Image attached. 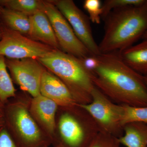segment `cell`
<instances>
[{
    "mask_svg": "<svg viewBox=\"0 0 147 147\" xmlns=\"http://www.w3.org/2000/svg\"><path fill=\"white\" fill-rule=\"evenodd\" d=\"M82 60L86 68L93 73L98 64L97 56L90 55L83 59Z\"/></svg>",
    "mask_w": 147,
    "mask_h": 147,
    "instance_id": "cell-24",
    "label": "cell"
},
{
    "mask_svg": "<svg viewBox=\"0 0 147 147\" xmlns=\"http://www.w3.org/2000/svg\"><path fill=\"white\" fill-rule=\"evenodd\" d=\"M6 64L14 81L22 90L33 96L40 94L41 78L45 68L37 59L5 58Z\"/></svg>",
    "mask_w": 147,
    "mask_h": 147,
    "instance_id": "cell-9",
    "label": "cell"
},
{
    "mask_svg": "<svg viewBox=\"0 0 147 147\" xmlns=\"http://www.w3.org/2000/svg\"><path fill=\"white\" fill-rule=\"evenodd\" d=\"M0 147H17L10 135L5 130L0 133Z\"/></svg>",
    "mask_w": 147,
    "mask_h": 147,
    "instance_id": "cell-23",
    "label": "cell"
},
{
    "mask_svg": "<svg viewBox=\"0 0 147 147\" xmlns=\"http://www.w3.org/2000/svg\"><path fill=\"white\" fill-rule=\"evenodd\" d=\"M84 7L88 13L89 18L93 23L100 24L102 9L100 0H86L84 3Z\"/></svg>",
    "mask_w": 147,
    "mask_h": 147,
    "instance_id": "cell-21",
    "label": "cell"
},
{
    "mask_svg": "<svg viewBox=\"0 0 147 147\" xmlns=\"http://www.w3.org/2000/svg\"><path fill=\"white\" fill-rule=\"evenodd\" d=\"M15 123L21 136L28 144H37L40 140L39 129L27 110L18 108L14 115Z\"/></svg>",
    "mask_w": 147,
    "mask_h": 147,
    "instance_id": "cell-13",
    "label": "cell"
},
{
    "mask_svg": "<svg viewBox=\"0 0 147 147\" xmlns=\"http://www.w3.org/2000/svg\"><path fill=\"white\" fill-rule=\"evenodd\" d=\"M142 38H144V39H147V31L143 35Z\"/></svg>",
    "mask_w": 147,
    "mask_h": 147,
    "instance_id": "cell-27",
    "label": "cell"
},
{
    "mask_svg": "<svg viewBox=\"0 0 147 147\" xmlns=\"http://www.w3.org/2000/svg\"><path fill=\"white\" fill-rule=\"evenodd\" d=\"M57 103L54 100L40 94L34 98L32 108L40 119L50 131L55 129V116Z\"/></svg>",
    "mask_w": 147,
    "mask_h": 147,
    "instance_id": "cell-15",
    "label": "cell"
},
{
    "mask_svg": "<svg viewBox=\"0 0 147 147\" xmlns=\"http://www.w3.org/2000/svg\"><path fill=\"white\" fill-rule=\"evenodd\" d=\"M1 111H0V119H1Z\"/></svg>",
    "mask_w": 147,
    "mask_h": 147,
    "instance_id": "cell-30",
    "label": "cell"
},
{
    "mask_svg": "<svg viewBox=\"0 0 147 147\" xmlns=\"http://www.w3.org/2000/svg\"><path fill=\"white\" fill-rule=\"evenodd\" d=\"M92 98L88 104H78L92 116L100 132L118 138L122 137L123 105L115 103L95 86L92 92Z\"/></svg>",
    "mask_w": 147,
    "mask_h": 147,
    "instance_id": "cell-5",
    "label": "cell"
},
{
    "mask_svg": "<svg viewBox=\"0 0 147 147\" xmlns=\"http://www.w3.org/2000/svg\"><path fill=\"white\" fill-rule=\"evenodd\" d=\"M30 30L28 37L53 49L60 50L50 20L43 10L30 16Z\"/></svg>",
    "mask_w": 147,
    "mask_h": 147,
    "instance_id": "cell-11",
    "label": "cell"
},
{
    "mask_svg": "<svg viewBox=\"0 0 147 147\" xmlns=\"http://www.w3.org/2000/svg\"><path fill=\"white\" fill-rule=\"evenodd\" d=\"M124 134L118 138L121 145L126 147H147V124L133 122L123 127Z\"/></svg>",
    "mask_w": 147,
    "mask_h": 147,
    "instance_id": "cell-14",
    "label": "cell"
},
{
    "mask_svg": "<svg viewBox=\"0 0 147 147\" xmlns=\"http://www.w3.org/2000/svg\"><path fill=\"white\" fill-rule=\"evenodd\" d=\"M51 1L68 21L76 36L90 53L96 56L101 54L93 36L89 18L74 2L72 0H51Z\"/></svg>",
    "mask_w": 147,
    "mask_h": 147,
    "instance_id": "cell-8",
    "label": "cell"
},
{
    "mask_svg": "<svg viewBox=\"0 0 147 147\" xmlns=\"http://www.w3.org/2000/svg\"><path fill=\"white\" fill-rule=\"evenodd\" d=\"M101 54L121 52L132 46L147 31V0L142 5L114 9L104 19Z\"/></svg>",
    "mask_w": 147,
    "mask_h": 147,
    "instance_id": "cell-2",
    "label": "cell"
},
{
    "mask_svg": "<svg viewBox=\"0 0 147 147\" xmlns=\"http://www.w3.org/2000/svg\"><path fill=\"white\" fill-rule=\"evenodd\" d=\"M146 0H106L102 5L101 18L107 17L112 11L127 6H139L144 4Z\"/></svg>",
    "mask_w": 147,
    "mask_h": 147,
    "instance_id": "cell-20",
    "label": "cell"
},
{
    "mask_svg": "<svg viewBox=\"0 0 147 147\" xmlns=\"http://www.w3.org/2000/svg\"><path fill=\"white\" fill-rule=\"evenodd\" d=\"M123 105L124 107L122 119L123 127L126 124L133 122L142 123L147 124V106L134 107Z\"/></svg>",
    "mask_w": 147,
    "mask_h": 147,
    "instance_id": "cell-19",
    "label": "cell"
},
{
    "mask_svg": "<svg viewBox=\"0 0 147 147\" xmlns=\"http://www.w3.org/2000/svg\"><path fill=\"white\" fill-rule=\"evenodd\" d=\"M120 146L118 138L99 132L87 147H121Z\"/></svg>",
    "mask_w": 147,
    "mask_h": 147,
    "instance_id": "cell-22",
    "label": "cell"
},
{
    "mask_svg": "<svg viewBox=\"0 0 147 147\" xmlns=\"http://www.w3.org/2000/svg\"><path fill=\"white\" fill-rule=\"evenodd\" d=\"M93 72L95 86L112 101L134 107L147 106V88L144 76L127 65L119 52L97 56Z\"/></svg>",
    "mask_w": 147,
    "mask_h": 147,
    "instance_id": "cell-1",
    "label": "cell"
},
{
    "mask_svg": "<svg viewBox=\"0 0 147 147\" xmlns=\"http://www.w3.org/2000/svg\"><path fill=\"white\" fill-rule=\"evenodd\" d=\"M40 94L64 107L77 104L65 84L57 76L46 69L41 78Z\"/></svg>",
    "mask_w": 147,
    "mask_h": 147,
    "instance_id": "cell-10",
    "label": "cell"
},
{
    "mask_svg": "<svg viewBox=\"0 0 147 147\" xmlns=\"http://www.w3.org/2000/svg\"><path fill=\"white\" fill-rule=\"evenodd\" d=\"M70 107V111L64 113L59 121V128L63 143L61 147H87L100 132L89 113L79 106Z\"/></svg>",
    "mask_w": 147,
    "mask_h": 147,
    "instance_id": "cell-4",
    "label": "cell"
},
{
    "mask_svg": "<svg viewBox=\"0 0 147 147\" xmlns=\"http://www.w3.org/2000/svg\"><path fill=\"white\" fill-rule=\"evenodd\" d=\"M37 59L65 84L76 102L87 104L91 102L95 87L93 74L86 68L82 59L55 49Z\"/></svg>",
    "mask_w": 147,
    "mask_h": 147,
    "instance_id": "cell-3",
    "label": "cell"
},
{
    "mask_svg": "<svg viewBox=\"0 0 147 147\" xmlns=\"http://www.w3.org/2000/svg\"><path fill=\"white\" fill-rule=\"evenodd\" d=\"M16 90L7 71L5 57L0 55V100L4 101L14 96Z\"/></svg>",
    "mask_w": 147,
    "mask_h": 147,
    "instance_id": "cell-18",
    "label": "cell"
},
{
    "mask_svg": "<svg viewBox=\"0 0 147 147\" xmlns=\"http://www.w3.org/2000/svg\"><path fill=\"white\" fill-rule=\"evenodd\" d=\"M42 10L49 18L61 50L79 59L93 55L78 38L65 17L52 2L43 1Z\"/></svg>",
    "mask_w": 147,
    "mask_h": 147,
    "instance_id": "cell-6",
    "label": "cell"
},
{
    "mask_svg": "<svg viewBox=\"0 0 147 147\" xmlns=\"http://www.w3.org/2000/svg\"><path fill=\"white\" fill-rule=\"evenodd\" d=\"M3 8V7L1 5V4H0V11H1V10L2 8Z\"/></svg>",
    "mask_w": 147,
    "mask_h": 147,
    "instance_id": "cell-29",
    "label": "cell"
},
{
    "mask_svg": "<svg viewBox=\"0 0 147 147\" xmlns=\"http://www.w3.org/2000/svg\"><path fill=\"white\" fill-rule=\"evenodd\" d=\"M144 79L145 84H146L147 88V74L144 76Z\"/></svg>",
    "mask_w": 147,
    "mask_h": 147,
    "instance_id": "cell-26",
    "label": "cell"
},
{
    "mask_svg": "<svg viewBox=\"0 0 147 147\" xmlns=\"http://www.w3.org/2000/svg\"><path fill=\"white\" fill-rule=\"evenodd\" d=\"M3 29V26L0 21V40L2 36Z\"/></svg>",
    "mask_w": 147,
    "mask_h": 147,
    "instance_id": "cell-25",
    "label": "cell"
},
{
    "mask_svg": "<svg viewBox=\"0 0 147 147\" xmlns=\"http://www.w3.org/2000/svg\"><path fill=\"white\" fill-rule=\"evenodd\" d=\"M119 53L123 60L129 67L142 75L147 74V39Z\"/></svg>",
    "mask_w": 147,
    "mask_h": 147,
    "instance_id": "cell-12",
    "label": "cell"
},
{
    "mask_svg": "<svg viewBox=\"0 0 147 147\" xmlns=\"http://www.w3.org/2000/svg\"><path fill=\"white\" fill-rule=\"evenodd\" d=\"M3 125V121L1 119H0V127L2 126Z\"/></svg>",
    "mask_w": 147,
    "mask_h": 147,
    "instance_id": "cell-28",
    "label": "cell"
},
{
    "mask_svg": "<svg viewBox=\"0 0 147 147\" xmlns=\"http://www.w3.org/2000/svg\"><path fill=\"white\" fill-rule=\"evenodd\" d=\"M54 50L55 49L50 46L34 41L3 26L0 40V55L6 58L38 59L44 57Z\"/></svg>",
    "mask_w": 147,
    "mask_h": 147,
    "instance_id": "cell-7",
    "label": "cell"
},
{
    "mask_svg": "<svg viewBox=\"0 0 147 147\" xmlns=\"http://www.w3.org/2000/svg\"><path fill=\"white\" fill-rule=\"evenodd\" d=\"M0 21L5 27L28 36L30 30V16L3 7L0 11Z\"/></svg>",
    "mask_w": 147,
    "mask_h": 147,
    "instance_id": "cell-16",
    "label": "cell"
},
{
    "mask_svg": "<svg viewBox=\"0 0 147 147\" xmlns=\"http://www.w3.org/2000/svg\"><path fill=\"white\" fill-rule=\"evenodd\" d=\"M43 1L40 0H0L4 8L16 11L29 16L42 10Z\"/></svg>",
    "mask_w": 147,
    "mask_h": 147,
    "instance_id": "cell-17",
    "label": "cell"
}]
</instances>
